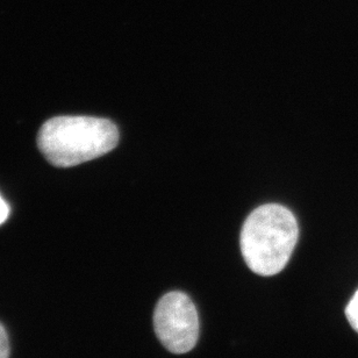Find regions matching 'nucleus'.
<instances>
[{"instance_id":"f257e3e1","label":"nucleus","mask_w":358,"mask_h":358,"mask_svg":"<svg viewBox=\"0 0 358 358\" xmlns=\"http://www.w3.org/2000/svg\"><path fill=\"white\" fill-rule=\"evenodd\" d=\"M119 131L112 121L94 117H57L38 131L40 152L52 166H78L117 147Z\"/></svg>"},{"instance_id":"f03ea898","label":"nucleus","mask_w":358,"mask_h":358,"mask_svg":"<svg viewBox=\"0 0 358 358\" xmlns=\"http://www.w3.org/2000/svg\"><path fill=\"white\" fill-rule=\"evenodd\" d=\"M299 236L291 210L278 203L256 208L242 228L240 245L247 266L257 275H277L285 268Z\"/></svg>"},{"instance_id":"7ed1b4c3","label":"nucleus","mask_w":358,"mask_h":358,"mask_svg":"<svg viewBox=\"0 0 358 358\" xmlns=\"http://www.w3.org/2000/svg\"><path fill=\"white\" fill-rule=\"evenodd\" d=\"M154 327L159 341L170 352L192 350L199 338V317L185 293L170 292L159 300L154 314Z\"/></svg>"},{"instance_id":"20e7f679","label":"nucleus","mask_w":358,"mask_h":358,"mask_svg":"<svg viewBox=\"0 0 358 358\" xmlns=\"http://www.w3.org/2000/svg\"><path fill=\"white\" fill-rule=\"evenodd\" d=\"M345 315L349 324H352V327L358 333V289L345 308Z\"/></svg>"},{"instance_id":"39448f33","label":"nucleus","mask_w":358,"mask_h":358,"mask_svg":"<svg viewBox=\"0 0 358 358\" xmlns=\"http://www.w3.org/2000/svg\"><path fill=\"white\" fill-rule=\"evenodd\" d=\"M10 355V342L3 324H0V358H8Z\"/></svg>"},{"instance_id":"423d86ee","label":"nucleus","mask_w":358,"mask_h":358,"mask_svg":"<svg viewBox=\"0 0 358 358\" xmlns=\"http://www.w3.org/2000/svg\"><path fill=\"white\" fill-rule=\"evenodd\" d=\"M8 214H10V207L3 199V196H0V224H3L7 220Z\"/></svg>"}]
</instances>
